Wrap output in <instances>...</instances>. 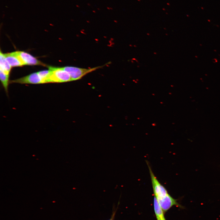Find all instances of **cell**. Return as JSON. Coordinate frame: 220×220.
I'll list each match as a JSON object with an SVG mask.
<instances>
[{"mask_svg":"<svg viewBox=\"0 0 220 220\" xmlns=\"http://www.w3.org/2000/svg\"><path fill=\"white\" fill-rule=\"evenodd\" d=\"M157 200L164 212L167 211L174 206L184 208V207L178 203L177 200L173 198L169 194L163 198L157 199Z\"/></svg>","mask_w":220,"mask_h":220,"instance_id":"5b68a950","label":"cell"},{"mask_svg":"<svg viewBox=\"0 0 220 220\" xmlns=\"http://www.w3.org/2000/svg\"><path fill=\"white\" fill-rule=\"evenodd\" d=\"M0 69L4 73L9 74L11 67L6 60L4 53H0Z\"/></svg>","mask_w":220,"mask_h":220,"instance_id":"9c48e42d","label":"cell"},{"mask_svg":"<svg viewBox=\"0 0 220 220\" xmlns=\"http://www.w3.org/2000/svg\"><path fill=\"white\" fill-rule=\"evenodd\" d=\"M5 57L11 66L19 67L23 65L16 51L4 54Z\"/></svg>","mask_w":220,"mask_h":220,"instance_id":"52a82bcc","label":"cell"},{"mask_svg":"<svg viewBox=\"0 0 220 220\" xmlns=\"http://www.w3.org/2000/svg\"><path fill=\"white\" fill-rule=\"evenodd\" d=\"M98 66L90 68H83L77 67L67 66L63 67V69L70 75L72 81H76L81 79L87 74L95 71L105 66Z\"/></svg>","mask_w":220,"mask_h":220,"instance_id":"7a4b0ae2","label":"cell"},{"mask_svg":"<svg viewBox=\"0 0 220 220\" xmlns=\"http://www.w3.org/2000/svg\"><path fill=\"white\" fill-rule=\"evenodd\" d=\"M9 74H7L0 70V79L1 81L7 94L8 93V87L9 83Z\"/></svg>","mask_w":220,"mask_h":220,"instance_id":"30bf717a","label":"cell"},{"mask_svg":"<svg viewBox=\"0 0 220 220\" xmlns=\"http://www.w3.org/2000/svg\"><path fill=\"white\" fill-rule=\"evenodd\" d=\"M49 68L50 72L46 83H62L72 81L69 74L62 67H49Z\"/></svg>","mask_w":220,"mask_h":220,"instance_id":"6da1fadb","label":"cell"},{"mask_svg":"<svg viewBox=\"0 0 220 220\" xmlns=\"http://www.w3.org/2000/svg\"><path fill=\"white\" fill-rule=\"evenodd\" d=\"M116 213L113 212L111 218L108 220H114Z\"/></svg>","mask_w":220,"mask_h":220,"instance_id":"8fae6325","label":"cell"},{"mask_svg":"<svg viewBox=\"0 0 220 220\" xmlns=\"http://www.w3.org/2000/svg\"><path fill=\"white\" fill-rule=\"evenodd\" d=\"M153 206L157 220H166L164 214V211L155 197L153 200Z\"/></svg>","mask_w":220,"mask_h":220,"instance_id":"ba28073f","label":"cell"},{"mask_svg":"<svg viewBox=\"0 0 220 220\" xmlns=\"http://www.w3.org/2000/svg\"><path fill=\"white\" fill-rule=\"evenodd\" d=\"M16 52L23 65L46 66V65L27 53L22 51H16Z\"/></svg>","mask_w":220,"mask_h":220,"instance_id":"8992f818","label":"cell"},{"mask_svg":"<svg viewBox=\"0 0 220 220\" xmlns=\"http://www.w3.org/2000/svg\"><path fill=\"white\" fill-rule=\"evenodd\" d=\"M10 82L30 84L44 83L43 79L38 72L32 73L21 78L11 80Z\"/></svg>","mask_w":220,"mask_h":220,"instance_id":"277c9868","label":"cell"},{"mask_svg":"<svg viewBox=\"0 0 220 220\" xmlns=\"http://www.w3.org/2000/svg\"><path fill=\"white\" fill-rule=\"evenodd\" d=\"M146 163L149 170L154 197L156 199L163 198L169 194L155 176L148 162L146 161Z\"/></svg>","mask_w":220,"mask_h":220,"instance_id":"3957f363","label":"cell"}]
</instances>
